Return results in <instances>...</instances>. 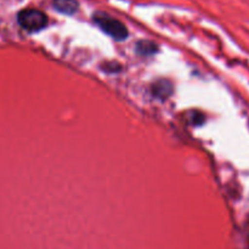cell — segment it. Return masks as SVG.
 Here are the masks:
<instances>
[{
    "instance_id": "cell-2",
    "label": "cell",
    "mask_w": 249,
    "mask_h": 249,
    "mask_svg": "<svg viewBox=\"0 0 249 249\" xmlns=\"http://www.w3.org/2000/svg\"><path fill=\"white\" fill-rule=\"evenodd\" d=\"M19 26L28 32L41 31L48 24V16L38 9H24L17 15Z\"/></svg>"
},
{
    "instance_id": "cell-5",
    "label": "cell",
    "mask_w": 249,
    "mask_h": 249,
    "mask_svg": "<svg viewBox=\"0 0 249 249\" xmlns=\"http://www.w3.org/2000/svg\"><path fill=\"white\" fill-rule=\"evenodd\" d=\"M136 51L141 56H151L158 51L157 45L153 41L150 40H141L136 45Z\"/></svg>"
},
{
    "instance_id": "cell-4",
    "label": "cell",
    "mask_w": 249,
    "mask_h": 249,
    "mask_svg": "<svg viewBox=\"0 0 249 249\" xmlns=\"http://www.w3.org/2000/svg\"><path fill=\"white\" fill-rule=\"evenodd\" d=\"M53 7L62 15H74L79 7L77 0H53Z\"/></svg>"
},
{
    "instance_id": "cell-3",
    "label": "cell",
    "mask_w": 249,
    "mask_h": 249,
    "mask_svg": "<svg viewBox=\"0 0 249 249\" xmlns=\"http://www.w3.org/2000/svg\"><path fill=\"white\" fill-rule=\"evenodd\" d=\"M173 84L167 79H160L152 85V94L160 100H165L173 94Z\"/></svg>"
},
{
    "instance_id": "cell-1",
    "label": "cell",
    "mask_w": 249,
    "mask_h": 249,
    "mask_svg": "<svg viewBox=\"0 0 249 249\" xmlns=\"http://www.w3.org/2000/svg\"><path fill=\"white\" fill-rule=\"evenodd\" d=\"M95 23L102 29L106 34L112 36L116 40L122 41L128 38V29L119 19L114 18L111 15L104 11H96L92 15Z\"/></svg>"
}]
</instances>
